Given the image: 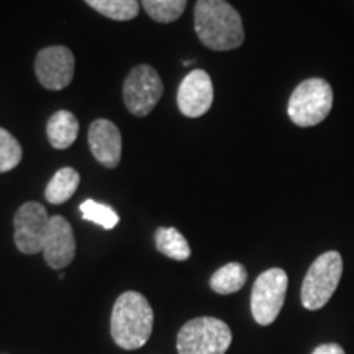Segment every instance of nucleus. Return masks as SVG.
Returning <instances> with one entry per match:
<instances>
[{
	"mask_svg": "<svg viewBox=\"0 0 354 354\" xmlns=\"http://www.w3.org/2000/svg\"><path fill=\"white\" fill-rule=\"evenodd\" d=\"M76 61L69 48L48 46L37 55L35 73L39 84L48 91H63L73 82Z\"/></svg>",
	"mask_w": 354,
	"mask_h": 354,
	"instance_id": "1a4fd4ad",
	"label": "nucleus"
},
{
	"mask_svg": "<svg viewBox=\"0 0 354 354\" xmlns=\"http://www.w3.org/2000/svg\"><path fill=\"white\" fill-rule=\"evenodd\" d=\"M154 243H156V250L166 258L174 261H185L190 258V246L179 230L166 227L158 228L154 233Z\"/></svg>",
	"mask_w": 354,
	"mask_h": 354,
	"instance_id": "dca6fc26",
	"label": "nucleus"
},
{
	"mask_svg": "<svg viewBox=\"0 0 354 354\" xmlns=\"http://www.w3.org/2000/svg\"><path fill=\"white\" fill-rule=\"evenodd\" d=\"M214 104V84L203 69L190 71L179 84L177 107L189 118H198L209 112Z\"/></svg>",
	"mask_w": 354,
	"mask_h": 354,
	"instance_id": "9d476101",
	"label": "nucleus"
},
{
	"mask_svg": "<svg viewBox=\"0 0 354 354\" xmlns=\"http://www.w3.org/2000/svg\"><path fill=\"white\" fill-rule=\"evenodd\" d=\"M81 214L84 216V220L92 221V223L99 225V227L105 228V230H112L118 225V215L112 207L105 205V203H99L95 201H88L81 203Z\"/></svg>",
	"mask_w": 354,
	"mask_h": 354,
	"instance_id": "6ab92c4d",
	"label": "nucleus"
},
{
	"mask_svg": "<svg viewBox=\"0 0 354 354\" xmlns=\"http://www.w3.org/2000/svg\"><path fill=\"white\" fill-rule=\"evenodd\" d=\"M165 86L158 71L148 64H140L130 71L123 84V100L128 112L135 117H146L161 100Z\"/></svg>",
	"mask_w": 354,
	"mask_h": 354,
	"instance_id": "0eeeda50",
	"label": "nucleus"
},
{
	"mask_svg": "<svg viewBox=\"0 0 354 354\" xmlns=\"http://www.w3.org/2000/svg\"><path fill=\"white\" fill-rule=\"evenodd\" d=\"M194 26L202 44L214 51H232L245 41L241 15L227 0H197Z\"/></svg>",
	"mask_w": 354,
	"mask_h": 354,
	"instance_id": "f257e3e1",
	"label": "nucleus"
},
{
	"mask_svg": "<svg viewBox=\"0 0 354 354\" xmlns=\"http://www.w3.org/2000/svg\"><path fill=\"white\" fill-rule=\"evenodd\" d=\"M46 135L53 148H69L79 135L77 118L68 110H59V112L53 113L46 123Z\"/></svg>",
	"mask_w": 354,
	"mask_h": 354,
	"instance_id": "ddd939ff",
	"label": "nucleus"
},
{
	"mask_svg": "<svg viewBox=\"0 0 354 354\" xmlns=\"http://www.w3.org/2000/svg\"><path fill=\"white\" fill-rule=\"evenodd\" d=\"M48 212L41 203L26 202L17 210L13 218L15 227V245L24 254L43 253L44 238L50 227Z\"/></svg>",
	"mask_w": 354,
	"mask_h": 354,
	"instance_id": "6e6552de",
	"label": "nucleus"
},
{
	"mask_svg": "<svg viewBox=\"0 0 354 354\" xmlns=\"http://www.w3.org/2000/svg\"><path fill=\"white\" fill-rule=\"evenodd\" d=\"M287 286L289 277L284 269L271 268L259 274L251 292V313L258 325L268 326L276 322L284 307Z\"/></svg>",
	"mask_w": 354,
	"mask_h": 354,
	"instance_id": "423d86ee",
	"label": "nucleus"
},
{
	"mask_svg": "<svg viewBox=\"0 0 354 354\" xmlns=\"http://www.w3.org/2000/svg\"><path fill=\"white\" fill-rule=\"evenodd\" d=\"M81 183V176L73 167H63L51 177V180L44 190V197L53 205H59V203L68 202L74 196Z\"/></svg>",
	"mask_w": 354,
	"mask_h": 354,
	"instance_id": "4468645a",
	"label": "nucleus"
},
{
	"mask_svg": "<svg viewBox=\"0 0 354 354\" xmlns=\"http://www.w3.org/2000/svg\"><path fill=\"white\" fill-rule=\"evenodd\" d=\"M343 276V258L338 251H326L308 268L300 299L307 310H320L330 302Z\"/></svg>",
	"mask_w": 354,
	"mask_h": 354,
	"instance_id": "20e7f679",
	"label": "nucleus"
},
{
	"mask_svg": "<svg viewBox=\"0 0 354 354\" xmlns=\"http://www.w3.org/2000/svg\"><path fill=\"white\" fill-rule=\"evenodd\" d=\"M86 3L100 15L117 21L133 20L140 12L138 0H86Z\"/></svg>",
	"mask_w": 354,
	"mask_h": 354,
	"instance_id": "f3484780",
	"label": "nucleus"
},
{
	"mask_svg": "<svg viewBox=\"0 0 354 354\" xmlns=\"http://www.w3.org/2000/svg\"><path fill=\"white\" fill-rule=\"evenodd\" d=\"M88 146L94 158L105 167H117L122 159V133L113 122L100 120L92 122L88 128Z\"/></svg>",
	"mask_w": 354,
	"mask_h": 354,
	"instance_id": "f8f14e48",
	"label": "nucleus"
},
{
	"mask_svg": "<svg viewBox=\"0 0 354 354\" xmlns=\"http://www.w3.org/2000/svg\"><path fill=\"white\" fill-rule=\"evenodd\" d=\"M246 281L248 272L245 266L240 263H228L214 272V276L210 277V287L216 294L228 295L241 290Z\"/></svg>",
	"mask_w": 354,
	"mask_h": 354,
	"instance_id": "2eb2a0df",
	"label": "nucleus"
},
{
	"mask_svg": "<svg viewBox=\"0 0 354 354\" xmlns=\"http://www.w3.org/2000/svg\"><path fill=\"white\" fill-rule=\"evenodd\" d=\"M43 256L53 269H64L76 256V238L73 227L64 216L53 215L50 218L46 238L43 245Z\"/></svg>",
	"mask_w": 354,
	"mask_h": 354,
	"instance_id": "9b49d317",
	"label": "nucleus"
},
{
	"mask_svg": "<svg viewBox=\"0 0 354 354\" xmlns=\"http://www.w3.org/2000/svg\"><path fill=\"white\" fill-rule=\"evenodd\" d=\"M232 339V330L220 318H194L177 335V351L179 354H225Z\"/></svg>",
	"mask_w": 354,
	"mask_h": 354,
	"instance_id": "39448f33",
	"label": "nucleus"
},
{
	"mask_svg": "<svg viewBox=\"0 0 354 354\" xmlns=\"http://www.w3.org/2000/svg\"><path fill=\"white\" fill-rule=\"evenodd\" d=\"M333 109V88L322 77H310L292 92L287 113L292 123L300 128L315 127L328 117Z\"/></svg>",
	"mask_w": 354,
	"mask_h": 354,
	"instance_id": "7ed1b4c3",
	"label": "nucleus"
},
{
	"mask_svg": "<svg viewBox=\"0 0 354 354\" xmlns=\"http://www.w3.org/2000/svg\"><path fill=\"white\" fill-rule=\"evenodd\" d=\"M21 156H24V151L15 136L10 131L0 128V172L15 169L20 165Z\"/></svg>",
	"mask_w": 354,
	"mask_h": 354,
	"instance_id": "aec40b11",
	"label": "nucleus"
},
{
	"mask_svg": "<svg viewBox=\"0 0 354 354\" xmlns=\"http://www.w3.org/2000/svg\"><path fill=\"white\" fill-rule=\"evenodd\" d=\"M312 354H344V349L338 343H325L313 349Z\"/></svg>",
	"mask_w": 354,
	"mask_h": 354,
	"instance_id": "412c9836",
	"label": "nucleus"
},
{
	"mask_svg": "<svg viewBox=\"0 0 354 354\" xmlns=\"http://www.w3.org/2000/svg\"><path fill=\"white\" fill-rule=\"evenodd\" d=\"M154 313L143 294L123 292L113 305L110 333L118 346L133 351L145 346L153 333Z\"/></svg>",
	"mask_w": 354,
	"mask_h": 354,
	"instance_id": "f03ea898",
	"label": "nucleus"
},
{
	"mask_svg": "<svg viewBox=\"0 0 354 354\" xmlns=\"http://www.w3.org/2000/svg\"><path fill=\"white\" fill-rule=\"evenodd\" d=\"M141 6L154 21L172 24L184 13L187 0H141Z\"/></svg>",
	"mask_w": 354,
	"mask_h": 354,
	"instance_id": "a211bd4d",
	"label": "nucleus"
}]
</instances>
